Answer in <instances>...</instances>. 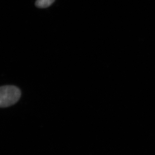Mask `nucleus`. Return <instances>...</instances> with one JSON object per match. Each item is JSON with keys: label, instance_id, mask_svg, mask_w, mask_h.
I'll list each match as a JSON object with an SVG mask.
<instances>
[{"label": "nucleus", "instance_id": "nucleus-1", "mask_svg": "<svg viewBox=\"0 0 155 155\" xmlns=\"http://www.w3.org/2000/svg\"><path fill=\"white\" fill-rule=\"evenodd\" d=\"M21 96V91L17 87L7 85L0 88V106L7 107L16 104Z\"/></svg>", "mask_w": 155, "mask_h": 155}, {"label": "nucleus", "instance_id": "nucleus-2", "mask_svg": "<svg viewBox=\"0 0 155 155\" xmlns=\"http://www.w3.org/2000/svg\"><path fill=\"white\" fill-rule=\"evenodd\" d=\"M55 0H36L35 5L39 8H45L50 7Z\"/></svg>", "mask_w": 155, "mask_h": 155}]
</instances>
